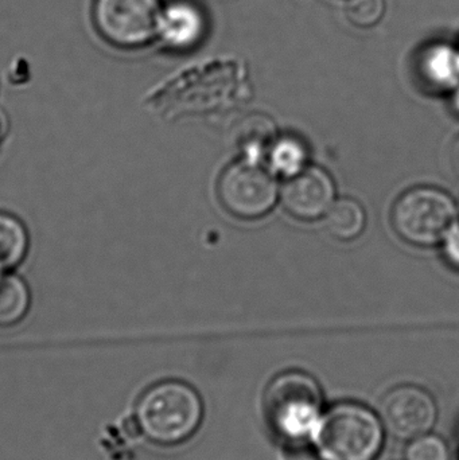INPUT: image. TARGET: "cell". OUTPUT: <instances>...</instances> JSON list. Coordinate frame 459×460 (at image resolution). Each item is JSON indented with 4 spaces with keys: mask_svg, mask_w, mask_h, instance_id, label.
I'll list each match as a JSON object with an SVG mask.
<instances>
[{
    "mask_svg": "<svg viewBox=\"0 0 459 460\" xmlns=\"http://www.w3.org/2000/svg\"><path fill=\"white\" fill-rule=\"evenodd\" d=\"M137 415L140 429L151 442L174 446L193 437L201 424L204 407L191 386L164 381L143 394Z\"/></svg>",
    "mask_w": 459,
    "mask_h": 460,
    "instance_id": "obj_1",
    "label": "cell"
},
{
    "mask_svg": "<svg viewBox=\"0 0 459 460\" xmlns=\"http://www.w3.org/2000/svg\"><path fill=\"white\" fill-rule=\"evenodd\" d=\"M267 421L280 439H313L322 418V392L312 376L286 372L272 380L264 399Z\"/></svg>",
    "mask_w": 459,
    "mask_h": 460,
    "instance_id": "obj_2",
    "label": "cell"
},
{
    "mask_svg": "<svg viewBox=\"0 0 459 460\" xmlns=\"http://www.w3.org/2000/svg\"><path fill=\"white\" fill-rule=\"evenodd\" d=\"M382 420L357 404H340L322 415L314 440L323 460H374L382 450Z\"/></svg>",
    "mask_w": 459,
    "mask_h": 460,
    "instance_id": "obj_3",
    "label": "cell"
},
{
    "mask_svg": "<svg viewBox=\"0 0 459 460\" xmlns=\"http://www.w3.org/2000/svg\"><path fill=\"white\" fill-rule=\"evenodd\" d=\"M457 205L449 194L431 186H418L396 199L391 224L404 243L431 248L444 241L457 223Z\"/></svg>",
    "mask_w": 459,
    "mask_h": 460,
    "instance_id": "obj_4",
    "label": "cell"
},
{
    "mask_svg": "<svg viewBox=\"0 0 459 460\" xmlns=\"http://www.w3.org/2000/svg\"><path fill=\"white\" fill-rule=\"evenodd\" d=\"M218 201L239 220L266 217L280 199L277 177L260 162L243 159L226 167L218 180Z\"/></svg>",
    "mask_w": 459,
    "mask_h": 460,
    "instance_id": "obj_5",
    "label": "cell"
},
{
    "mask_svg": "<svg viewBox=\"0 0 459 460\" xmlns=\"http://www.w3.org/2000/svg\"><path fill=\"white\" fill-rule=\"evenodd\" d=\"M161 0H94L92 19L102 40L119 49H137L156 40Z\"/></svg>",
    "mask_w": 459,
    "mask_h": 460,
    "instance_id": "obj_6",
    "label": "cell"
},
{
    "mask_svg": "<svg viewBox=\"0 0 459 460\" xmlns=\"http://www.w3.org/2000/svg\"><path fill=\"white\" fill-rule=\"evenodd\" d=\"M383 427L398 439L414 440L428 434L437 420L433 397L419 386L403 385L388 392L379 407Z\"/></svg>",
    "mask_w": 459,
    "mask_h": 460,
    "instance_id": "obj_7",
    "label": "cell"
},
{
    "mask_svg": "<svg viewBox=\"0 0 459 460\" xmlns=\"http://www.w3.org/2000/svg\"><path fill=\"white\" fill-rule=\"evenodd\" d=\"M337 189L331 175L322 167L309 166L296 177L286 180L280 202L287 215L304 223L325 218L334 202Z\"/></svg>",
    "mask_w": 459,
    "mask_h": 460,
    "instance_id": "obj_8",
    "label": "cell"
},
{
    "mask_svg": "<svg viewBox=\"0 0 459 460\" xmlns=\"http://www.w3.org/2000/svg\"><path fill=\"white\" fill-rule=\"evenodd\" d=\"M207 30V16L197 3L172 0L162 5L156 38L170 50H191L202 42Z\"/></svg>",
    "mask_w": 459,
    "mask_h": 460,
    "instance_id": "obj_9",
    "label": "cell"
},
{
    "mask_svg": "<svg viewBox=\"0 0 459 460\" xmlns=\"http://www.w3.org/2000/svg\"><path fill=\"white\" fill-rule=\"evenodd\" d=\"M423 86L434 93H452L459 86V49L446 42L425 46L417 59Z\"/></svg>",
    "mask_w": 459,
    "mask_h": 460,
    "instance_id": "obj_10",
    "label": "cell"
},
{
    "mask_svg": "<svg viewBox=\"0 0 459 460\" xmlns=\"http://www.w3.org/2000/svg\"><path fill=\"white\" fill-rule=\"evenodd\" d=\"M267 156L272 174L285 180L296 177L309 167V148L304 140L293 135L275 137L267 151Z\"/></svg>",
    "mask_w": 459,
    "mask_h": 460,
    "instance_id": "obj_11",
    "label": "cell"
},
{
    "mask_svg": "<svg viewBox=\"0 0 459 460\" xmlns=\"http://www.w3.org/2000/svg\"><path fill=\"white\" fill-rule=\"evenodd\" d=\"M325 226L329 234L339 241L349 243L363 234L366 226V212L360 202L353 199H342L334 202L325 216Z\"/></svg>",
    "mask_w": 459,
    "mask_h": 460,
    "instance_id": "obj_12",
    "label": "cell"
},
{
    "mask_svg": "<svg viewBox=\"0 0 459 460\" xmlns=\"http://www.w3.org/2000/svg\"><path fill=\"white\" fill-rule=\"evenodd\" d=\"M30 291L21 278L0 275V327H11L23 321L29 313Z\"/></svg>",
    "mask_w": 459,
    "mask_h": 460,
    "instance_id": "obj_13",
    "label": "cell"
},
{
    "mask_svg": "<svg viewBox=\"0 0 459 460\" xmlns=\"http://www.w3.org/2000/svg\"><path fill=\"white\" fill-rule=\"evenodd\" d=\"M29 249L26 226L10 213L0 212V270H8L21 264Z\"/></svg>",
    "mask_w": 459,
    "mask_h": 460,
    "instance_id": "obj_14",
    "label": "cell"
},
{
    "mask_svg": "<svg viewBox=\"0 0 459 460\" xmlns=\"http://www.w3.org/2000/svg\"><path fill=\"white\" fill-rule=\"evenodd\" d=\"M385 8V0H348L345 15L353 26L368 29L382 21Z\"/></svg>",
    "mask_w": 459,
    "mask_h": 460,
    "instance_id": "obj_15",
    "label": "cell"
},
{
    "mask_svg": "<svg viewBox=\"0 0 459 460\" xmlns=\"http://www.w3.org/2000/svg\"><path fill=\"white\" fill-rule=\"evenodd\" d=\"M446 443L433 435H423L412 440L407 448V460H449Z\"/></svg>",
    "mask_w": 459,
    "mask_h": 460,
    "instance_id": "obj_16",
    "label": "cell"
},
{
    "mask_svg": "<svg viewBox=\"0 0 459 460\" xmlns=\"http://www.w3.org/2000/svg\"><path fill=\"white\" fill-rule=\"evenodd\" d=\"M441 245L442 253L447 264L459 272V223H455V226L449 230Z\"/></svg>",
    "mask_w": 459,
    "mask_h": 460,
    "instance_id": "obj_17",
    "label": "cell"
},
{
    "mask_svg": "<svg viewBox=\"0 0 459 460\" xmlns=\"http://www.w3.org/2000/svg\"><path fill=\"white\" fill-rule=\"evenodd\" d=\"M450 164H452L453 172L459 178V135L450 147Z\"/></svg>",
    "mask_w": 459,
    "mask_h": 460,
    "instance_id": "obj_18",
    "label": "cell"
},
{
    "mask_svg": "<svg viewBox=\"0 0 459 460\" xmlns=\"http://www.w3.org/2000/svg\"><path fill=\"white\" fill-rule=\"evenodd\" d=\"M452 108L455 115L459 116V86L452 92Z\"/></svg>",
    "mask_w": 459,
    "mask_h": 460,
    "instance_id": "obj_19",
    "label": "cell"
},
{
    "mask_svg": "<svg viewBox=\"0 0 459 460\" xmlns=\"http://www.w3.org/2000/svg\"><path fill=\"white\" fill-rule=\"evenodd\" d=\"M3 128H2V121H0V140H2V137H3Z\"/></svg>",
    "mask_w": 459,
    "mask_h": 460,
    "instance_id": "obj_20",
    "label": "cell"
}]
</instances>
